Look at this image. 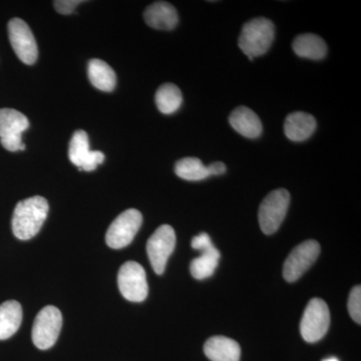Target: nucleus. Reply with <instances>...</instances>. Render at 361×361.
Returning <instances> with one entry per match:
<instances>
[{"mask_svg": "<svg viewBox=\"0 0 361 361\" xmlns=\"http://www.w3.org/2000/svg\"><path fill=\"white\" fill-rule=\"evenodd\" d=\"M49 210V203L44 197H30L18 202L11 223L14 236L23 241L37 236L47 219Z\"/></svg>", "mask_w": 361, "mask_h": 361, "instance_id": "nucleus-1", "label": "nucleus"}, {"mask_svg": "<svg viewBox=\"0 0 361 361\" xmlns=\"http://www.w3.org/2000/svg\"><path fill=\"white\" fill-rule=\"evenodd\" d=\"M275 37V26L264 18L249 20L242 27L238 44L241 51L251 61L262 56L270 49Z\"/></svg>", "mask_w": 361, "mask_h": 361, "instance_id": "nucleus-2", "label": "nucleus"}, {"mask_svg": "<svg viewBox=\"0 0 361 361\" xmlns=\"http://www.w3.org/2000/svg\"><path fill=\"white\" fill-rule=\"evenodd\" d=\"M290 204V194L287 190L278 189L271 192L259 208V225L266 235L277 231L286 217Z\"/></svg>", "mask_w": 361, "mask_h": 361, "instance_id": "nucleus-3", "label": "nucleus"}, {"mask_svg": "<svg viewBox=\"0 0 361 361\" xmlns=\"http://www.w3.org/2000/svg\"><path fill=\"white\" fill-rule=\"evenodd\" d=\"M330 325V312L326 302L320 298L311 299L304 310L300 332L304 341H319L327 334Z\"/></svg>", "mask_w": 361, "mask_h": 361, "instance_id": "nucleus-4", "label": "nucleus"}, {"mask_svg": "<svg viewBox=\"0 0 361 361\" xmlns=\"http://www.w3.org/2000/svg\"><path fill=\"white\" fill-rule=\"evenodd\" d=\"M63 326V315L59 308L47 306L35 317L32 327V341L37 348L45 350L58 341Z\"/></svg>", "mask_w": 361, "mask_h": 361, "instance_id": "nucleus-5", "label": "nucleus"}, {"mask_svg": "<svg viewBox=\"0 0 361 361\" xmlns=\"http://www.w3.org/2000/svg\"><path fill=\"white\" fill-rule=\"evenodd\" d=\"M118 285L122 295L132 302H142L148 296L146 271L135 261H128L120 268Z\"/></svg>", "mask_w": 361, "mask_h": 361, "instance_id": "nucleus-6", "label": "nucleus"}, {"mask_svg": "<svg viewBox=\"0 0 361 361\" xmlns=\"http://www.w3.org/2000/svg\"><path fill=\"white\" fill-rule=\"evenodd\" d=\"M142 223L140 211L129 209L113 221L106 234V242L111 248L122 249L132 243Z\"/></svg>", "mask_w": 361, "mask_h": 361, "instance_id": "nucleus-7", "label": "nucleus"}, {"mask_svg": "<svg viewBox=\"0 0 361 361\" xmlns=\"http://www.w3.org/2000/svg\"><path fill=\"white\" fill-rule=\"evenodd\" d=\"M30 127L27 118L13 109H0V144L7 151H25L21 135Z\"/></svg>", "mask_w": 361, "mask_h": 361, "instance_id": "nucleus-8", "label": "nucleus"}, {"mask_svg": "<svg viewBox=\"0 0 361 361\" xmlns=\"http://www.w3.org/2000/svg\"><path fill=\"white\" fill-rule=\"evenodd\" d=\"M176 246V234L170 225L159 227L149 237L147 243V252L152 267L157 274L165 272L166 265Z\"/></svg>", "mask_w": 361, "mask_h": 361, "instance_id": "nucleus-9", "label": "nucleus"}, {"mask_svg": "<svg viewBox=\"0 0 361 361\" xmlns=\"http://www.w3.org/2000/svg\"><path fill=\"white\" fill-rule=\"evenodd\" d=\"M8 35L18 58L25 65H33L39 56V49L27 23L20 18H13L8 23Z\"/></svg>", "mask_w": 361, "mask_h": 361, "instance_id": "nucleus-10", "label": "nucleus"}, {"mask_svg": "<svg viewBox=\"0 0 361 361\" xmlns=\"http://www.w3.org/2000/svg\"><path fill=\"white\" fill-rule=\"evenodd\" d=\"M320 253V246L314 240H308L299 244L286 259L283 267V277L288 282H295L306 272Z\"/></svg>", "mask_w": 361, "mask_h": 361, "instance_id": "nucleus-11", "label": "nucleus"}, {"mask_svg": "<svg viewBox=\"0 0 361 361\" xmlns=\"http://www.w3.org/2000/svg\"><path fill=\"white\" fill-rule=\"evenodd\" d=\"M144 18L147 25L161 30H173L179 21L175 7L166 1L154 2L147 7Z\"/></svg>", "mask_w": 361, "mask_h": 361, "instance_id": "nucleus-12", "label": "nucleus"}, {"mask_svg": "<svg viewBox=\"0 0 361 361\" xmlns=\"http://www.w3.org/2000/svg\"><path fill=\"white\" fill-rule=\"evenodd\" d=\"M204 353L211 361H239L241 348L238 342L225 336H213L206 341Z\"/></svg>", "mask_w": 361, "mask_h": 361, "instance_id": "nucleus-13", "label": "nucleus"}, {"mask_svg": "<svg viewBox=\"0 0 361 361\" xmlns=\"http://www.w3.org/2000/svg\"><path fill=\"white\" fill-rule=\"evenodd\" d=\"M230 125L240 135L256 139L262 133V123L259 116L247 106H239L229 116Z\"/></svg>", "mask_w": 361, "mask_h": 361, "instance_id": "nucleus-14", "label": "nucleus"}, {"mask_svg": "<svg viewBox=\"0 0 361 361\" xmlns=\"http://www.w3.org/2000/svg\"><path fill=\"white\" fill-rule=\"evenodd\" d=\"M315 129V118L310 114L303 113V111L292 113L285 120V135L293 142L305 141L312 135Z\"/></svg>", "mask_w": 361, "mask_h": 361, "instance_id": "nucleus-15", "label": "nucleus"}, {"mask_svg": "<svg viewBox=\"0 0 361 361\" xmlns=\"http://www.w3.org/2000/svg\"><path fill=\"white\" fill-rule=\"evenodd\" d=\"M23 322V308L18 301L8 300L0 305V341L16 334Z\"/></svg>", "mask_w": 361, "mask_h": 361, "instance_id": "nucleus-16", "label": "nucleus"}, {"mask_svg": "<svg viewBox=\"0 0 361 361\" xmlns=\"http://www.w3.org/2000/svg\"><path fill=\"white\" fill-rule=\"evenodd\" d=\"M90 82L97 90L113 92L116 85V73L106 61L102 59H90L87 65Z\"/></svg>", "mask_w": 361, "mask_h": 361, "instance_id": "nucleus-17", "label": "nucleus"}, {"mask_svg": "<svg viewBox=\"0 0 361 361\" xmlns=\"http://www.w3.org/2000/svg\"><path fill=\"white\" fill-rule=\"evenodd\" d=\"M293 51L300 58L314 59H322L327 54V47L324 40L318 35L312 33L300 35L294 39Z\"/></svg>", "mask_w": 361, "mask_h": 361, "instance_id": "nucleus-18", "label": "nucleus"}, {"mask_svg": "<svg viewBox=\"0 0 361 361\" xmlns=\"http://www.w3.org/2000/svg\"><path fill=\"white\" fill-rule=\"evenodd\" d=\"M221 254L215 246L201 252L200 257L194 259L190 265L192 276L198 280L212 276L219 264Z\"/></svg>", "mask_w": 361, "mask_h": 361, "instance_id": "nucleus-19", "label": "nucleus"}, {"mask_svg": "<svg viewBox=\"0 0 361 361\" xmlns=\"http://www.w3.org/2000/svg\"><path fill=\"white\" fill-rule=\"evenodd\" d=\"M182 92L174 84L161 85L156 92V104L159 111L165 115H171L179 110L182 104Z\"/></svg>", "mask_w": 361, "mask_h": 361, "instance_id": "nucleus-20", "label": "nucleus"}, {"mask_svg": "<svg viewBox=\"0 0 361 361\" xmlns=\"http://www.w3.org/2000/svg\"><path fill=\"white\" fill-rule=\"evenodd\" d=\"M175 172L178 177L187 180H202L210 177L207 166L199 159L190 157L176 163Z\"/></svg>", "mask_w": 361, "mask_h": 361, "instance_id": "nucleus-21", "label": "nucleus"}, {"mask_svg": "<svg viewBox=\"0 0 361 361\" xmlns=\"http://www.w3.org/2000/svg\"><path fill=\"white\" fill-rule=\"evenodd\" d=\"M90 153L89 135L87 133L82 130L73 133L70 142V149H68V158L71 163L80 170Z\"/></svg>", "mask_w": 361, "mask_h": 361, "instance_id": "nucleus-22", "label": "nucleus"}, {"mask_svg": "<svg viewBox=\"0 0 361 361\" xmlns=\"http://www.w3.org/2000/svg\"><path fill=\"white\" fill-rule=\"evenodd\" d=\"M348 312L356 323H361V288L360 285L353 287L348 298Z\"/></svg>", "mask_w": 361, "mask_h": 361, "instance_id": "nucleus-23", "label": "nucleus"}, {"mask_svg": "<svg viewBox=\"0 0 361 361\" xmlns=\"http://www.w3.org/2000/svg\"><path fill=\"white\" fill-rule=\"evenodd\" d=\"M104 161V153L99 151H90V155L85 159V163L82 164L80 171L85 172H92L96 170L97 166L101 165Z\"/></svg>", "mask_w": 361, "mask_h": 361, "instance_id": "nucleus-24", "label": "nucleus"}, {"mask_svg": "<svg viewBox=\"0 0 361 361\" xmlns=\"http://www.w3.org/2000/svg\"><path fill=\"white\" fill-rule=\"evenodd\" d=\"M82 0H56L54 2V8L61 14H71L75 11L80 4H82Z\"/></svg>", "mask_w": 361, "mask_h": 361, "instance_id": "nucleus-25", "label": "nucleus"}, {"mask_svg": "<svg viewBox=\"0 0 361 361\" xmlns=\"http://www.w3.org/2000/svg\"><path fill=\"white\" fill-rule=\"evenodd\" d=\"M212 246H214L212 241H211L210 236L207 233H201L200 235L194 237L192 240V247L195 250L205 251Z\"/></svg>", "mask_w": 361, "mask_h": 361, "instance_id": "nucleus-26", "label": "nucleus"}, {"mask_svg": "<svg viewBox=\"0 0 361 361\" xmlns=\"http://www.w3.org/2000/svg\"><path fill=\"white\" fill-rule=\"evenodd\" d=\"M207 168H208L210 176H219L224 174L226 172L225 164L221 163V161H215V163L210 164V165L207 166Z\"/></svg>", "mask_w": 361, "mask_h": 361, "instance_id": "nucleus-27", "label": "nucleus"}, {"mask_svg": "<svg viewBox=\"0 0 361 361\" xmlns=\"http://www.w3.org/2000/svg\"><path fill=\"white\" fill-rule=\"evenodd\" d=\"M322 361H339V360H337L336 357H330V358H326V360H324Z\"/></svg>", "mask_w": 361, "mask_h": 361, "instance_id": "nucleus-28", "label": "nucleus"}]
</instances>
